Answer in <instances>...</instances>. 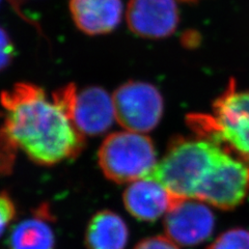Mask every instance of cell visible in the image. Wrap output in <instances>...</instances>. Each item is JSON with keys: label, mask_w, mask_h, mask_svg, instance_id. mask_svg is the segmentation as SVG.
<instances>
[{"label": "cell", "mask_w": 249, "mask_h": 249, "mask_svg": "<svg viewBox=\"0 0 249 249\" xmlns=\"http://www.w3.org/2000/svg\"><path fill=\"white\" fill-rule=\"evenodd\" d=\"M5 115L0 132L38 165L51 166L79 155L84 136L58 102L33 83L20 82L0 93Z\"/></svg>", "instance_id": "obj_1"}, {"label": "cell", "mask_w": 249, "mask_h": 249, "mask_svg": "<svg viewBox=\"0 0 249 249\" xmlns=\"http://www.w3.org/2000/svg\"><path fill=\"white\" fill-rule=\"evenodd\" d=\"M134 249H180V247L166 236H154L140 241Z\"/></svg>", "instance_id": "obj_17"}, {"label": "cell", "mask_w": 249, "mask_h": 249, "mask_svg": "<svg viewBox=\"0 0 249 249\" xmlns=\"http://www.w3.org/2000/svg\"><path fill=\"white\" fill-rule=\"evenodd\" d=\"M16 147L0 132V177L11 171L15 161Z\"/></svg>", "instance_id": "obj_14"}, {"label": "cell", "mask_w": 249, "mask_h": 249, "mask_svg": "<svg viewBox=\"0 0 249 249\" xmlns=\"http://www.w3.org/2000/svg\"><path fill=\"white\" fill-rule=\"evenodd\" d=\"M230 151L214 140L175 137L149 177L178 198L201 200Z\"/></svg>", "instance_id": "obj_2"}, {"label": "cell", "mask_w": 249, "mask_h": 249, "mask_svg": "<svg viewBox=\"0 0 249 249\" xmlns=\"http://www.w3.org/2000/svg\"><path fill=\"white\" fill-rule=\"evenodd\" d=\"M126 18L134 35L157 40L173 35L180 17L176 0H130Z\"/></svg>", "instance_id": "obj_7"}, {"label": "cell", "mask_w": 249, "mask_h": 249, "mask_svg": "<svg viewBox=\"0 0 249 249\" xmlns=\"http://www.w3.org/2000/svg\"><path fill=\"white\" fill-rule=\"evenodd\" d=\"M114 120L113 99L104 89L89 87L77 92L72 121L84 137L105 133Z\"/></svg>", "instance_id": "obj_8"}, {"label": "cell", "mask_w": 249, "mask_h": 249, "mask_svg": "<svg viewBox=\"0 0 249 249\" xmlns=\"http://www.w3.org/2000/svg\"><path fill=\"white\" fill-rule=\"evenodd\" d=\"M178 198L164 186L151 178L131 183L124 192L123 201L127 211L142 221H155L166 215Z\"/></svg>", "instance_id": "obj_9"}, {"label": "cell", "mask_w": 249, "mask_h": 249, "mask_svg": "<svg viewBox=\"0 0 249 249\" xmlns=\"http://www.w3.org/2000/svg\"><path fill=\"white\" fill-rule=\"evenodd\" d=\"M197 136L209 138L249 163V90H240L231 80L216 99L211 114L187 118Z\"/></svg>", "instance_id": "obj_3"}, {"label": "cell", "mask_w": 249, "mask_h": 249, "mask_svg": "<svg viewBox=\"0 0 249 249\" xmlns=\"http://www.w3.org/2000/svg\"><path fill=\"white\" fill-rule=\"evenodd\" d=\"M215 216L210 206L196 199H181L164 218L165 236L178 246H196L214 231Z\"/></svg>", "instance_id": "obj_6"}, {"label": "cell", "mask_w": 249, "mask_h": 249, "mask_svg": "<svg viewBox=\"0 0 249 249\" xmlns=\"http://www.w3.org/2000/svg\"><path fill=\"white\" fill-rule=\"evenodd\" d=\"M16 217L15 202L6 192L0 193V236Z\"/></svg>", "instance_id": "obj_15"}, {"label": "cell", "mask_w": 249, "mask_h": 249, "mask_svg": "<svg viewBox=\"0 0 249 249\" xmlns=\"http://www.w3.org/2000/svg\"><path fill=\"white\" fill-rule=\"evenodd\" d=\"M98 161L103 175L116 184L145 178L158 163L153 140L130 131L108 135L99 149Z\"/></svg>", "instance_id": "obj_4"}, {"label": "cell", "mask_w": 249, "mask_h": 249, "mask_svg": "<svg viewBox=\"0 0 249 249\" xmlns=\"http://www.w3.org/2000/svg\"><path fill=\"white\" fill-rule=\"evenodd\" d=\"M44 211L20 221L12 229L9 249H54L55 236Z\"/></svg>", "instance_id": "obj_12"}, {"label": "cell", "mask_w": 249, "mask_h": 249, "mask_svg": "<svg viewBox=\"0 0 249 249\" xmlns=\"http://www.w3.org/2000/svg\"><path fill=\"white\" fill-rule=\"evenodd\" d=\"M128 240L127 223L110 210L92 215L85 229L84 244L88 249H124Z\"/></svg>", "instance_id": "obj_11"}, {"label": "cell", "mask_w": 249, "mask_h": 249, "mask_svg": "<svg viewBox=\"0 0 249 249\" xmlns=\"http://www.w3.org/2000/svg\"><path fill=\"white\" fill-rule=\"evenodd\" d=\"M209 249H249V231L238 228L224 231Z\"/></svg>", "instance_id": "obj_13"}, {"label": "cell", "mask_w": 249, "mask_h": 249, "mask_svg": "<svg viewBox=\"0 0 249 249\" xmlns=\"http://www.w3.org/2000/svg\"><path fill=\"white\" fill-rule=\"evenodd\" d=\"M183 1H188V2H194V1H197V0H183Z\"/></svg>", "instance_id": "obj_18"}, {"label": "cell", "mask_w": 249, "mask_h": 249, "mask_svg": "<svg viewBox=\"0 0 249 249\" xmlns=\"http://www.w3.org/2000/svg\"><path fill=\"white\" fill-rule=\"evenodd\" d=\"M70 12L82 33L106 35L120 25L123 3L122 0H70Z\"/></svg>", "instance_id": "obj_10"}, {"label": "cell", "mask_w": 249, "mask_h": 249, "mask_svg": "<svg viewBox=\"0 0 249 249\" xmlns=\"http://www.w3.org/2000/svg\"><path fill=\"white\" fill-rule=\"evenodd\" d=\"M115 120L130 132L146 133L160 123L164 103L161 92L151 83L129 81L112 95Z\"/></svg>", "instance_id": "obj_5"}, {"label": "cell", "mask_w": 249, "mask_h": 249, "mask_svg": "<svg viewBox=\"0 0 249 249\" xmlns=\"http://www.w3.org/2000/svg\"><path fill=\"white\" fill-rule=\"evenodd\" d=\"M15 55L14 43L6 31L0 27V72L12 64Z\"/></svg>", "instance_id": "obj_16"}]
</instances>
